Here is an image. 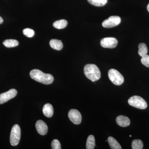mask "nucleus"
Instances as JSON below:
<instances>
[{"instance_id":"nucleus-18","label":"nucleus","mask_w":149,"mask_h":149,"mask_svg":"<svg viewBox=\"0 0 149 149\" xmlns=\"http://www.w3.org/2000/svg\"><path fill=\"white\" fill-rule=\"evenodd\" d=\"M139 50L138 53L141 57L146 55L148 52V48L146 44L144 43H141L139 45Z\"/></svg>"},{"instance_id":"nucleus-9","label":"nucleus","mask_w":149,"mask_h":149,"mask_svg":"<svg viewBox=\"0 0 149 149\" xmlns=\"http://www.w3.org/2000/svg\"><path fill=\"white\" fill-rule=\"evenodd\" d=\"M68 116L70 121L76 125H78L82 121V116L80 112L77 110L72 109L69 111Z\"/></svg>"},{"instance_id":"nucleus-26","label":"nucleus","mask_w":149,"mask_h":149,"mask_svg":"<svg viewBox=\"0 0 149 149\" xmlns=\"http://www.w3.org/2000/svg\"><path fill=\"white\" fill-rule=\"evenodd\" d=\"M130 137H131V135H130Z\"/></svg>"},{"instance_id":"nucleus-25","label":"nucleus","mask_w":149,"mask_h":149,"mask_svg":"<svg viewBox=\"0 0 149 149\" xmlns=\"http://www.w3.org/2000/svg\"><path fill=\"white\" fill-rule=\"evenodd\" d=\"M147 10H148V11L149 12V3L148 6H147Z\"/></svg>"},{"instance_id":"nucleus-13","label":"nucleus","mask_w":149,"mask_h":149,"mask_svg":"<svg viewBox=\"0 0 149 149\" xmlns=\"http://www.w3.org/2000/svg\"><path fill=\"white\" fill-rule=\"evenodd\" d=\"M49 44L51 47L56 50H61L63 47V45L61 40H52L50 41Z\"/></svg>"},{"instance_id":"nucleus-14","label":"nucleus","mask_w":149,"mask_h":149,"mask_svg":"<svg viewBox=\"0 0 149 149\" xmlns=\"http://www.w3.org/2000/svg\"><path fill=\"white\" fill-rule=\"evenodd\" d=\"M107 141L111 148L112 149H121L122 148L120 144L113 137H109L108 138Z\"/></svg>"},{"instance_id":"nucleus-15","label":"nucleus","mask_w":149,"mask_h":149,"mask_svg":"<svg viewBox=\"0 0 149 149\" xmlns=\"http://www.w3.org/2000/svg\"><path fill=\"white\" fill-rule=\"evenodd\" d=\"M95 146V140L93 135L88 136L86 142V147L87 149H93Z\"/></svg>"},{"instance_id":"nucleus-5","label":"nucleus","mask_w":149,"mask_h":149,"mask_svg":"<svg viewBox=\"0 0 149 149\" xmlns=\"http://www.w3.org/2000/svg\"><path fill=\"white\" fill-rule=\"evenodd\" d=\"M108 76L109 80L114 85H120L124 82L123 76L116 70H109L108 72Z\"/></svg>"},{"instance_id":"nucleus-1","label":"nucleus","mask_w":149,"mask_h":149,"mask_svg":"<svg viewBox=\"0 0 149 149\" xmlns=\"http://www.w3.org/2000/svg\"><path fill=\"white\" fill-rule=\"evenodd\" d=\"M29 74L32 79L45 85H49L54 81V77L52 74L44 73L39 70H32Z\"/></svg>"},{"instance_id":"nucleus-22","label":"nucleus","mask_w":149,"mask_h":149,"mask_svg":"<svg viewBox=\"0 0 149 149\" xmlns=\"http://www.w3.org/2000/svg\"><path fill=\"white\" fill-rule=\"evenodd\" d=\"M52 148L53 149H61V145L59 141L56 139H55L52 143Z\"/></svg>"},{"instance_id":"nucleus-20","label":"nucleus","mask_w":149,"mask_h":149,"mask_svg":"<svg viewBox=\"0 0 149 149\" xmlns=\"http://www.w3.org/2000/svg\"><path fill=\"white\" fill-rule=\"evenodd\" d=\"M143 148V144L140 140H134L132 142V148L133 149H142Z\"/></svg>"},{"instance_id":"nucleus-19","label":"nucleus","mask_w":149,"mask_h":149,"mask_svg":"<svg viewBox=\"0 0 149 149\" xmlns=\"http://www.w3.org/2000/svg\"><path fill=\"white\" fill-rule=\"evenodd\" d=\"M88 2L94 6L101 7L105 5L107 0H88Z\"/></svg>"},{"instance_id":"nucleus-12","label":"nucleus","mask_w":149,"mask_h":149,"mask_svg":"<svg viewBox=\"0 0 149 149\" xmlns=\"http://www.w3.org/2000/svg\"><path fill=\"white\" fill-rule=\"evenodd\" d=\"M42 111L44 115L46 117H52L54 113L53 107L50 104H46L43 107Z\"/></svg>"},{"instance_id":"nucleus-10","label":"nucleus","mask_w":149,"mask_h":149,"mask_svg":"<svg viewBox=\"0 0 149 149\" xmlns=\"http://www.w3.org/2000/svg\"><path fill=\"white\" fill-rule=\"evenodd\" d=\"M36 129L37 132L42 136H44L48 132V126L42 120H39L36 122Z\"/></svg>"},{"instance_id":"nucleus-24","label":"nucleus","mask_w":149,"mask_h":149,"mask_svg":"<svg viewBox=\"0 0 149 149\" xmlns=\"http://www.w3.org/2000/svg\"><path fill=\"white\" fill-rule=\"evenodd\" d=\"M3 22V18L0 16V24H2Z\"/></svg>"},{"instance_id":"nucleus-4","label":"nucleus","mask_w":149,"mask_h":149,"mask_svg":"<svg viewBox=\"0 0 149 149\" xmlns=\"http://www.w3.org/2000/svg\"><path fill=\"white\" fill-rule=\"evenodd\" d=\"M128 103L130 105L139 109H146L148 106L146 101L138 96H133L129 99Z\"/></svg>"},{"instance_id":"nucleus-6","label":"nucleus","mask_w":149,"mask_h":149,"mask_svg":"<svg viewBox=\"0 0 149 149\" xmlns=\"http://www.w3.org/2000/svg\"><path fill=\"white\" fill-rule=\"evenodd\" d=\"M121 22V19L119 16H112L103 22L102 25L104 28H112L117 26Z\"/></svg>"},{"instance_id":"nucleus-16","label":"nucleus","mask_w":149,"mask_h":149,"mask_svg":"<svg viewBox=\"0 0 149 149\" xmlns=\"http://www.w3.org/2000/svg\"><path fill=\"white\" fill-rule=\"evenodd\" d=\"M3 45L7 48L14 47L19 45V42L15 40H6L3 42Z\"/></svg>"},{"instance_id":"nucleus-2","label":"nucleus","mask_w":149,"mask_h":149,"mask_svg":"<svg viewBox=\"0 0 149 149\" xmlns=\"http://www.w3.org/2000/svg\"><path fill=\"white\" fill-rule=\"evenodd\" d=\"M84 72L85 76L92 82L99 80L101 77L100 69L95 64H88L85 65L84 67Z\"/></svg>"},{"instance_id":"nucleus-3","label":"nucleus","mask_w":149,"mask_h":149,"mask_svg":"<svg viewBox=\"0 0 149 149\" xmlns=\"http://www.w3.org/2000/svg\"><path fill=\"white\" fill-rule=\"evenodd\" d=\"M21 137V130L20 127L17 124L13 126L11 130L10 141L11 146H15L19 143Z\"/></svg>"},{"instance_id":"nucleus-7","label":"nucleus","mask_w":149,"mask_h":149,"mask_svg":"<svg viewBox=\"0 0 149 149\" xmlns=\"http://www.w3.org/2000/svg\"><path fill=\"white\" fill-rule=\"evenodd\" d=\"M17 92L15 89H12L7 92L0 94V104L6 102L13 99L17 95Z\"/></svg>"},{"instance_id":"nucleus-17","label":"nucleus","mask_w":149,"mask_h":149,"mask_svg":"<svg viewBox=\"0 0 149 149\" xmlns=\"http://www.w3.org/2000/svg\"><path fill=\"white\" fill-rule=\"evenodd\" d=\"M68 24V22L65 19H61L55 22L53 26L57 29H62L65 28Z\"/></svg>"},{"instance_id":"nucleus-8","label":"nucleus","mask_w":149,"mask_h":149,"mask_svg":"<svg viewBox=\"0 0 149 149\" xmlns=\"http://www.w3.org/2000/svg\"><path fill=\"white\" fill-rule=\"evenodd\" d=\"M118 43L117 39L114 37H106L102 39L100 45L103 48L113 49L117 46Z\"/></svg>"},{"instance_id":"nucleus-11","label":"nucleus","mask_w":149,"mask_h":149,"mask_svg":"<svg viewBox=\"0 0 149 149\" xmlns=\"http://www.w3.org/2000/svg\"><path fill=\"white\" fill-rule=\"evenodd\" d=\"M118 125L122 127H126L130 124V120L128 118L124 116L120 115L116 118Z\"/></svg>"},{"instance_id":"nucleus-21","label":"nucleus","mask_w":149,"mask_h":149,"mask_svg":"<svg viewBox=\"0 0 149 149\" xmlns=\"http://www.w3.org/2000/svg\"><path fill=\"white\" fill-rule=\"evenodd\" d=\"M24 35L28 37H32L35 35V32L33 29L30 28H26L23 30Z\"/></svg>"},{"instance_id":"nucleus-23","label":"nucleus","mask_w":149,"mask_h":149,"mask_svg":"<svg viewBox=\"0 0 149 149\" xmlns=\"http://www.w3.org/2000/svg\"><path fill=\"white\" fill-rule=\"evenodd\" d=\"M141 62L142 64L145 66L149 68V56L146 55L142 57Z\"/></svg>"}]
</instances>
